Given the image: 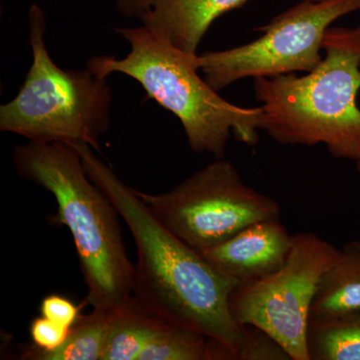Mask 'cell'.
I'll use <instances>...</instances> for the list:
<instances>
[{
    "mask_svg": "<svg viewBox=\"0 0 360 360\" xmlns=\"http://www.w3.org/2000/svg\"><path fill=\"white\" fill-rule=\"evenodd\" d=\"M72 146L90 179L110 198L134 239L132 296L163 321L219 341L238 360L246 329L232 316L229 297L238 281L168 231L139 191L124 184L91 146Z\"/></svg>",
    "mask_w": 360,
    "mask_h": 360,
    "instance_id": "cell-1",
    "label": "cell"
},
{
    "mask_svg": "<svg viewBox=\"0 0 360 360\" xmlns=\"http://www.w3.org/2000/svg\"><path fill=\"white\" fill-rule=\"evenodd\" d=\"M322 58L307 75L255 78L260 130L288 146L324 144L340 160L360 158V37L329 27Z\"/></svg>",
    "mask_w": 360,
    "mask_h": 360,
    "instance_id": "cell-2",
    "label": "cell"
},
{
    "mask_svg": "<svg viewBox=\"0 0 360 360\" xmlns=\"http://www.w3.org/2000/svg\"><path fill=\"white\" fill-rule=\"evenodd\" d=\"M23 179L44 187L58 203V221L70 229L92 309L111 310L132 296L130 262L118 217L105 193L90 179L72 144L30 141L14 149Z\"/></svg>",
    "mask_w": 360,
    "mask_h": 360,
    "instance_id": "cell-3",
    "label": "cell"
},
{
    "mask_svg": "<svg viewBox=\"0 0 360 360\" xmlns=\"http://www.w3.org/2000/svg\"><path fill=\"white\" fill-rule=\"evenodd\" d=\"M130 51L125 58L92 56L87 68L108 78L122 73L134 78L149 98L179 118L194 153L224 158L231 134L255 146L262 108H245L225 101L198 75V54L180 51L167 39L139 27H116Z\"/></svg>",
    "mask_w": 360,
    "mask_h": 360,
    "instance_id": "cell-4",
    "label": "cell"
},
{
    "mask_svg": "<svg viewBox=\"0 0 360 360\" xmlns=\"http://www.w3.org/2000/svg\"><path fill=\"white\" fill-rule=\"evenodd\" d=\"M32 65L18 96L0 108V130L44 143H85L99 149L110 129L111 89L108 78L89 68L65 70L45 44L44 11L32 4L28 11Z\"/></svg>",
    "mask_w": 360,
    "mask_h": 360,
    "instance_id": "cell-5",
    "label": "cell"
},
{
    "mask_svg": "<svg viewBox=\"0 0 360 360\" xmlns=\"http://www.w3.org/2000/svg\"><path fill=\"white\" fill-rule=\"evenodd\" d=\"M139 194L168 231L200 253L255 222L279 219L281 213L276 200L245 184L236 167L222 158L167 193Z\"/></svg>",
    "mask_w": 360,
    "mask_h": 360,
    "instance_id": "cell-6",
    "label": "cell"
},
{
    "mask_svg": "<svg viewBox=\"0 0 360 360\" xmlns=\"http://www.w3.org/2000/svg\"><path fill=\"white\" fill-rule=\"evenodd\" d=\"M360 11V0H303L255 28L264 33L250 44L196 56L213 89L221 90L243 79L274 77L295 71L310 72L322 61L324 37L330 25Z\"/></svg>",
    "mask_w": 360,
    "mask_h": 360,
    "instance_id": "cell-7",
    "label": "cell"
},
{
    "mask_svg": "<svg viewBox=\"0 0 360 360\" xmlns=\"http://www.w3.org/2000/svg\"><path fill=\"white\" fill-rule=\"evenodd\" d=\"M340 253V250L317 234H295L290 257L281 269L234 288L229 297L232 316L240 326L265 331L291 360H309L307 333L310 307L319 279Z\"/></svg>",
    "mask_w": 360,
    "mask_h": 360,
    "instance_id": "cell-8",
    "label": "cell"
},
{
    "mask_svg": "<svg viewBox=\"0 0 360 360\" xmlns=\"http://www.w3.org/2000/svg\"><path fill=\"white\" fill-rule=\"evenodd\" d=\"M291 248L292 236L279 219H271L255 222L200 255L225 276L248 283L281 269Z\"/></svg>",
    "mask_w": 360,
    "mask_h": 360,
    "instance_id": "cell-9",
    "label": "cell"
},
{
    "mask_svg": "<svg viewBox=\"0 0 360 360\" xmlns=\"http://www.w3.org/2000/svg\"><path fill=\"white\" fill-rule=\"evenodd\" d=\"M250 0H153L141 20L155 34L180 51L198 54L208 28L224 14L240 8Z\"/></svg>",
    "mask_w": 360,
    "mask_h": 360,
    "instance_id": "cell-10",
    "label": "cell"
},
{
    "mask_svg": "<svg viewBox=\"0 0 360 360\" xmlns=\"http://www.w3.org/2000/svg\"><path fill=\"white\" fill-rule=\"evenodd\" d=\"M360 311V241L347 243L322 274L309 319H330Z\"/></svg>",
    "mask_w": 360,
    "mask_h": 360,
    "instance_id": "cell-11",
    "label": "cell"
},
{
    "mask_svg": "<svg viewBox=\"0 0 360 360\" xmlns=\"http://www.w3.org/2000/svg\"><path fill=\"white\" fill-rule=\"evenodd\" d=\"M163 322L130 296L112 310L101 360H139L141 350Z\"/></svg>",
    "mask_w": 360,
    "mask_h": 360,
    "instance_id": "cell-12",
    "label": "cell"
},
{
    "mask_svg": "<svg viewBox=\"0 0 360 360\" xmlns=\"http://www.w3.org/2000/svg\"><path fill=\"white\" fill-rule=\"evenodd\" d=\"M139 360H233V357L219 341L165 321L141 350Z\"/></svg>",
    "mask_w": 360,
    "mask_h": 360,
    "instance_id": "cell-13",
    "label": "cell"
},
{
    "mask_svg": "<svg viewBox=\"0 0 360 360\" xmlns=\"http://www.w3.org/2000/svg\"><path fill=\"white\" fill-rule=\"evenodd\" d=\"M307 347L309 360H360V311L309 319Z\"/></svg>",
    "mask_w": 360,
    "mask_h": 360,
    "instance_id": "cell-14",
    "label": "cell"
},
{
    "mask_svg": "<svg viewBox=\"0 0 360 360\" xmlns=\"http://www.w3.org/2000/svg\"><path fill=\"white\" fill-rule=\"evenodd\" d=\"M112 310L92 309L80 317L71 328L65 342L53 352H42L25 348L21 359L25 360H101Z\"/></svg>",
    "mask_w": 360,
    "mask_h": 360,
    "instance_id": "cell-15",
    "label": "cell"
},
{
    "mask_svg": "<svg viewBox=\"0 0 360 360\" xmlns=\"http://www.w3.org/2000/svg\"><path fill=\"white\" fill-rule=\"evenodd\" d=\"M245 326V340L238 360H291L283 347L265 331L252 326Z\"/></svg>",
    "mask_w": 360,
    "mask_h": 360,
    "instance_id": "cell-16",
    "label": "cell"
},
{
    "mask_svg": "<svg viewBox=\"0 0 360 360\" xmlns=\"http://www.w3.org/2000/svg\"><path fill=\"white\" fill-rule=\"evenodd\" d=\"M70 330L42 315L35 317L30 326L32 347L42 352H53L65 342Z\"/></svg>",
    "mask_w": 360,
    "mask_h": 360,
    "instance_id": "cell-17",
    "label": "cell"
},
{
    "mask_svg": "<svg viewBox=\"0 0 360 360\" xmlns=\"http://www.w3.org/2000/svg\"><path fill=\"white\" fill-rule=\"evenodd\" d=\"M40 314L68 328H72L82 317L80 307L77 304L65 296L54 293L45 296L42 300Z\"/></svg>",
    "mask_w": 360,
    "mask_h": 360,
    "instance_id": "cell-18",
    "label": "cell"
},
{
    "mask_svg": "<svg viewBox=\"0 0 360 360\" xmlns=\"http://www.w3.org/2000/svg\"><path fill=\"white\" fill-rule=\"evenodd\" d=\"M115 2L123 16L141 20L148 13L153 0H115Z\"/></svg>",
    "mask_w": 360,
    "mask_h": 360,
    "instance_id": "cell-19",
    "label": "cell"
},
{
    "mask_svg": "<svg viewBox=\"0 0 360 360\" xmlns=\"http://www.w3.org/2000/svg\"><path fill=\"white\" fill-rule=\"evenodd\" d=\"M355 162H356L357 172H359L360 174V158H359V160L355 161Z\"/></svg>",
    "mask_w": 360,
    "mask_h": 360,
    "instance_id": "cell-20",
    "label": "cell"
},
{
    "mask_svg": "<svg viewBox=\"0 0 360 360\" xmlns=\"http://www.w3.org/2000/svg\"><path fill=\"white\" fill-rule=\"evenodd\" d=\"M354 30L355 32L357 33V35H359V37H360V25L359 26V27L354 28Z\"/></svg>",
    "mask_w": 360,
    "mask_h": 360,
    "instance_id": "cell-21",
    "label": "cell"
},
{
    "mask_svg": "<svg viewBox=\"0 0 360 360\" xmlns=\"http://www.w3.org/2000/svg\"><path fill=\"white\" fill-rule=\"evenodd\" d=\"M311 1L319 2V1H323V0H311Z\"/></svg>",
    "mask_w": 360,
    "mask_h": 360,
    "instance_id": "cell-22",
    "label": "cell"
}]
</instances>
